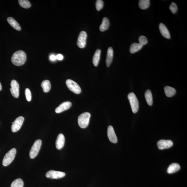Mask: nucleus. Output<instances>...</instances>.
I'll use <instances>...</instances> for the list:
<instances>
[{"mask_svg":"<svg viewBox=\"0 0 187 187\" xmlns=\"http://www.w3.org/2000/svg\"><path fill=\"white\" fill-rule=\"evenodd\" d=\"M104 3L102 0H97L96 3V6L97 11H100L103 8Z\"/></svg>","mask_w":187,"mask_h":187,"instance_id":"nucleus-30","label":"nucleus"},{"mask_svg":"<svg viewBox=\"0 0 187 187\" xmlns=\"http://www.w3.org/2000/svg\"><path fill=\"white\" fill-rule=\"evenodd\" d=\"M24 120V118L21 116H19L15 119L12 126V131L13 132H17L20 130L23 124Z\"/></svg>","mask_w":187,"mask_h":187,"instance_id":"nucleus-8","label":"nucleus"},{"mask_svg":"<svg viewBox=\"0 0 187 187\" xmlns=\"http://www.w3.org/2000/svg\"><path fill=\"white\" fill-rule=\"evenodd\" d=\"M128 97L133 112L134 113H137L139 108V103L136 96L133 93H130L128 95Z\"/></svg>","mask_w":187,"mask_h":187,"instance_id":"nucleus-3","label":"nucleus"},{"mask_svg":"<svg viewBox=\"0 0 187 187\" xmlns=\"http://www.w3.org/2000/svg\"><path fill=\"white\" fill-rule=\"evenodd\" d=\"M169 9L173 14H175L178 10V7L175 3L172 2L169 6Z\"/></svg>","mask_w":187,"mask_h":187,"instance_id":"nucleus-28","label":"nucleus"},{"mask_svg":"<svg viewBox=\"0 0 187 187\" xmlns=\"http://www.w3.org/2000/svg\"><path fill=\"white\" fill-rule=\"evenodd\" d=\"M87 37V34L85 32L83 31L80 33L77 43L78 47L83 49L85 47Z\"/></svg>","mask_w":187,"mask_h":187,"instance_id":"nucleus-9","label":"nucleus"},{"mask_svg":"<svg viewBox=\"0 0 187 187\" xmlns=\"http://www.w3.org/2000/svg\"><path fill=\"white\" fill-rule=\"evenodd\" d=\"M165 93L168 97H172L176 93V90L173 87L166 86L164 88Z\"/></svg>","mask_w":187,"mask_h":187,"instance_id":"nucleus-20","label":"nucleus"},{"mask_svg":"<svg viewBox=\"0 0 187 187\" xmlns=\"http://www.w3.org/2000/svg\"><path fill=\"white\" fill-rule=\"evenodd\" d=\"M72 103L70 102L67 101L63 102L56 108V112L57 113H61L62 112L69 109Z\"/></svg>","mask_w":187,"mask_h":187,"instance_id":"nucleus-13","label":"nucleus"},{"mask_svg":"<svg viewBox=\"0 0 187 187\" xmlns=\"http://www.w3.org/2000/svg\"><path fill=\"white\" fill-rule=\"evenodd\" d=\"M65 174L64 172L54 170H50L46 174V177L51 179H59L65 177Z\"/></svg>","mask_w":187,"mask_h":187,"instance_id":"nucleus-7","label":"nucleus"},{"mask_svg":"<svg viewBox=\"0 0 187 187\" xmlns=\"http://www.w3.org/2000/svg\"><path fill=\"white\" fill-rule=\"evenodd\" d=\"M10 91L13 95L15 98H18L19 95V85L18 82L15 80H13L11 81Z\"/></svg>","mask_w":187,"mask_h":187,"instance_id":"nucleus-10","label":"nucleus"},{"mask_svg":"<svg viewBox=\"0 0 187 187\" xmlns=\"http://www.w3.org/2000/svg\"><path fill=\"white\" fill-rule=\"evenodd\" d=\"M41 86L43 89V91L45 93H47L50 91L51 88V85L50 81L47 80L43 81L41 84Z\"/></svg>","mask_w":187,"mask_h":187,"instance_id":"nucleus-24","label":"nucleus"},{"mask_svg":"<svg viewBox=\"0 0 187 187\" xmlns=\"http://www.w3.org/2000/svg\"><path fill=\"white\" fill-rule=\"evenodd\" d=\"M2 89V86H1V83H0V91Z\"/></svg>","mask_w":187,"mask_h":187,"instance_id":"nucleus-34","label":"nucleus"},{"mask_svg":"<svg viewBox=\"0 0 187 187\" xmlns=\"http://www.w3.org/2000/svg\"><path fill=\"white\" fill-rule=\"evenodd\" d=\"M108 135L110 141L113 143H116L118 142V138L112 126H110L108 128Z\"/></svg>","mask_w":187,"mask_h":187,"instance_id":"nucleus-12","label":"nucleus"},{"mask_svg":"<svg viewBox=\"0 0 187 187\" xmlns=\"http://www.w3.org/2000/svg\"><path fill=\"white\" fill-rule=\"evenodd\" d=\"M25 94L27 100L28 102L31 101L32 99V95L31 91L28 88L25 89Z\"/></svg>","mask_w":187,"mask_h":187,"instance_id":"nucleus-31","label":"nucleus"},{"mask_svg":"<svg viewBox=\"0 0 187 187\" xmlns=\"http://www.w3.org/2000/svg\"><path fill=\"white\" fill-rule=\"evenodd\" d=\"M113 57V50L112 48H108L107 51L106 58V65L107 67H109L112 61Z\"/></svg>","mask_w":187,"mask_h":187,"instance_id":"nucleus-16","label":"nucleus"},{"mask_svg":"<svg viewBox=\"0 0 187 187\" xmlns=\"http://www.w3.org/2000/svg\"><path fill=\"white\" fill-rule=\"evenodd\" d=\"M65 143V138L63 134L60 133L57 136L56 145L57 149L60 150L63 147Z\"/></svg>","mask_w":187,"mask_h":187,"instance_id":"nucleus-14","label":"nucleus"},{"mask_svg":"<svg viewBox=\"0 0 187 187\" xmlns=\"http://www.w3.org/2000/svg\"><path fill=\"white\" fill-rule=\"evenodd\" d=\"M7 20L9 24L15 29L17 31H20L21 30V28L20 24L13 17H8Z\"/></svg>","mask_w":187,"mask_h":187,"instance_id":"nucleus-18","label":"nucleus"},{"mask_svg":"<svg viewBox=\"0 0 187 187\" xmlns=\"http://www.w3.org/2000/svg\"><path fill=\"white\" fill-rule=\"evenodd\" d=\"M145 97L147 103L150 106H151L153 104V96L151 90L148 89L145 93Z\"/></svg>","mask_w":187,"mask_h":187,"instance_id":"nucleus-23","label":"nucleus"},{"mask_svg":"<svg viewBox=\"0 0 187 187\" xmlns=\"http://www.w3.org/2000/svg\"><path fill=\"white\" fill-rule=\"evenodd\" d=\"M42 145V141L39 139L36 140L32 147L30 152V156L31 159H34L37 155Z\"/></svg>","mask_w":187,"mask_h":187,"instance_id":"nucleus-5","label":"nucleus"},{"mask_svg":"<svg viewBox=\"0 0 187 187\" xmlns=\"http://www.w3.org/2000/svg\"><path fill=\"white\" fill-rule=\"evenodd\" d=\"M110 26V22L107 17H104L102 20L101 24L100 27V30L101 32H104L108 30Z\"/></svg>","mask_w":187,"mask_h":187,"instance_id":"nucleus-19","label":"nucleus"},{"mask_svg":"<svg viewBox=\"0 0 187 187\" xmlns=\"http://www.w3.org/2000/svg\"><path fill=\"white\" fill-rule=\"evenodd\" d=\"M66 84L69 89L76 94H79L81 92L80 87L76 82L72 80L68 79L66 81Z\"/></svg>","mask_w":187,"mask_h":187,"instance_id":"nucleus-6","label":"nucleus"},{"mask_svg":"<svg viewBox=\"0 0 187 187\" xmlns=\"http://www.w3.org/2000/svg\"><path fill=\"white\" fill-rule=\"evenodd\" d=\"M159 29L161 34L165 38L167 39H170V35L167 27L164 24L160 23L159 25Z\"/></svg>","mask_w":187,"mask_h":187,"instance_id":"nucleus-15","label":"nucleus"},{"mask_svg":"<svg viewBox=\"0 0 187 187\" xmlns=\"http://www.w3.org/2000/svg\"><path fill=\"white\" fill-rule=\"evenodd\" d=\"M50 59L51 60L55 61L56 59V57L54 55H51L50 57Z\"/></svg>","mask_w":187,"mask_h":187,"instance_id":"nucleus-33","label":"nucleus"},{"mask_svg":"<svg viewBox=\"0 0 187 187\" xmlns=\"http://www.w3.org/2000/svg\"><path fill=\"white\" fill-rule=\"evenodd\" d=\"M91 115L90 113L86 112L82 113L78 118V123L79 127L85 128L88 126Z\"/></svg>","mask_w":187,"mask_h":187,"instance_id":"nucleus-2","label":"nucleus"},{"mask_svg":"<svg viewBox=\"0 0 187 187\" xmlns=\"http://www.w3.org/2000/svg\"><path fill=\"white\" fill-rule=\"evenodd\" d=\"M150 1L149 0H140L139 1V6L141 9H145L149 7Z\"/></svg>","mask_w":187,"mask_h":187,"instance_id":"nucleus-25","label":"nucleus"},{"mask_svg":"<svg viewBox=\"0 0 187 187\" xmlns=\"http://www.w3.org/2000/svg\"><path fill=\"white\" fill-rule=\"evenodd\" d=\"M143 47V46L140 44L139 43H134L130 46V52L131 54L135 53L140 50Z\"/></svg>","mask_w":187,"mask_h":187,"instance_id":"nucleus-21","label":"nucleus"},{"mask_svg":"<svg viewBox=\"0 0 187 187\" xmlns=\"http://www.w3.org/2000/svg\"><path fill=\"white\" fill-rule=\"evenodd\" d=\"M56 57L57 59L59 60H62L63 58V56L61 54H58Z\"/></svg>","mask_w":187,"mask_h":187,"instance_id":"nucleus-32","label":"nucleus"},{"mask_svg":"<svg viewBox=\"0 0 187 187\" xmlns=\"http://www.w3.org/2000/svg\"><path fill=\"white\" fill-rule=\"evenodd\" d=\"M180 166L176 163H173L169 166L168 168L167 172L169 174H172L180 170Z\"/></svg>","mask_w":187,"mask_h":187,"instance_id":"nucleus-17","label":"nucleus"},{"mask_svg":"<svg viewBox=\"0 0 187 187\" xmlns=\"http://www.w3.org/2000/svg\"><path fill=\"white\" fill-rule=\"evenodd\" d=\"M26 60V54L22 50L17 51L14 53L11 57L12 63L17 66H20L24 65Z\"/></svg>","mask_w":187,"mask_h":187,"instance_id":"nucleus-1","label":"nucleus"},{"mask_svg":"<svg viewBox=\"0 0 187 187\" xmlns=\"http://www.w3.org/2000/svg\"><path fill=\"white\" fill-rule=\"evenodd\" d=\"M173 143L172 141L169 140H161L157 142V145L159 149L163 150L171 147Z\"/></svg>","mask_w":187,"mask_h":187,"instance_id":"nucleus-11","label":"nucleus"},{"mask_svg":"<svg viewBox=\"0 0 187 187\" xmlns=\"http://www.w3.org/2000/svg\"><path fill=\"white\" fill-rule=\"evenodd\" d=\"M139 44L143 46L146 44L148 43V40L146 37L144 36H141L139 38Z\"/></svg>","mask_w":187,"mask_h":187,"instance_id":"nucleus-29","label":"nucleus"},{"mask_svg":"<svg viewBox=\"0 0 187 187\" xmlns=\"http://www.w3.org/2000/svg\"><path fill=\"white\" fill-rule=\"evenodd\" d=\"M24 182L21 179L18 178L14 180L11 185V187H23Z\"/></svg>","mask_w":187,"mask_h":187,"instance_id":"nucleus-26","label":"nucleus"},{"mask_svg":"<svg viewBox=\"0 0 187 187\" xmlns=\"http://www.w3.org/2000/svg\"><path fill=\"white\" fill-rule=\"evenodd\" d=\"M17 150L15 148L12 149L6 153L3 161V165L4 166H7L11 163L15 158Z\"/></svg>","mask_w":187,"mask_h":187,"instance_id":"nucleus-4","label":"nucleus"},{"mask_svg":"<svg viewBox=\"0 0 187 187\" xmlns=\"http://www.w3.org/2000/svg\"><path fill=\"white\" fill-rule=\"evenodd\" d=\"M19 3L22 7L25 9H28L31 7V3L28 0H19Z\"/></svg>","mask_w":187,"mask_h":187,"instance_id":"nucleus-27","label":"nucleus"},{"mask_svg":"<svg viewBox=\"0 0 187 187\" xmlns=\"http://www.w3.org/2000/svg\"><path fill=\"white\" fill-rule=\"evenodd\" d=\"M101 51L99 49H97L96 51L95 54L93 58V63L94 66L96 67L98 65L99 61H100Z\"/></svg>","mask_w":187,"mask_h":187,"instance_id":"nucleus-22","label":"nucleus"}]
</instances>
